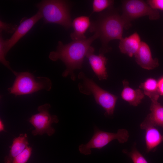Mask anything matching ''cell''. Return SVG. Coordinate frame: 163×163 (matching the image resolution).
I'll return each mask as SVG.
<instances>
[{
	"label": "cell",
	"instance_id": "24",
	"mask_svg": "<svg viewBox=\"0 0 163 163\" xmlns=\"http://www.w3.org/2000/svg\"><path fill=\"white\" fill-rule=\"evenodd\" d=\"M147 2L152 9L163 11V0H149Z\"/></svg>",
	"mask_w": 163,
	"mask_h": 163
},
{
	"label": "cell",
	"instance_id": "26",
	"mask_svg": "<svg viewBox=\"0 0 163 163\" xmlns=\"http://www.w3.org/2000/svg\"><path fill=\"white\" fill-rule=\"evenodd\" d=\"M4 130H5L4 125L1 119L0 120V132H2V131H4Z\"/></svg>",
	"mask_w": 163,
	"mask_h": 163
},
{
	"label": "cell",
	"instance_id": "15",
	"mask_svg": "<svg viewBox=\"0 0 163 163\" xmlns=\"http://www.w3.org/2000/svg\"><path fill=\"white\" fill-rule=\"evenodd\" d=\"M142 129L145 130V141L147 152L154 150L157 147L163 142V135L152 125L146 126Z\"/></svg>",
	"mask_w": 163,
	"mask_h": 163
},
{
	"label": "cell",
	"instance_id": "1",
	"mask_svg": "<svg viewBox=\"0 0 163 163\" xmlns=\"http://www.w3.org/2000/svg\"><path fill=\"white\" fill-rule=\"evenodd\" d=\"M98 38V34L94 33L89 38L83 40H73L67 44L59 41L56 50L50 53L49 58L53 61L60 59L63 62L66 69L62 73V76L65 77L69 75L71 79L75 81L74 70L82 68L84 58L92 47L91 43Z\"/></svg>",
	"mask_w": 163,
	"mask_h": 163
},
{
	"label": "cell",
	"instance_id": "22",
	"mask_svg": "<svg viewBox=\"0 0 163 163\" xmlns=\"http://www.w3.org/2000/svg\"><path fill=\"white\" fill-rule=\"evenodd\" d=\"M5 40L3 39L1 33L0 35V61L1 62L10 69L13 74L15 72L13 70L9 65V62L5 59V56L4 53V47Z\"/></svg>",
	"mask_w": 163,
	"mask_h": 163
},
{
	"label": "cell",
	"instance_id": "12",
	"mask_svg": "<svg viewBox=\"0 0 163 163\" xmlns=\"http://www.w3.org/2000/svg\"><path fill=\"white\" fill-rule=\"evenodd\" d=\"M150 107L151 113L140 125V127L149 125L160 126L163 128V106L158 101H152Z\"/></svg>",
	"mask_w": 163,
	"mask_h": 163
},
{
	"label": "cell",
	"instance_id": "4",
	"mask_svg": "<svg viewBox=\"0 0 163 163\" xmlns=\"http://www.w3.org/2000/svg\"><path fill=\"white\" fill-rule=\"evenodd\" d=\"M78 78L82 81L78 84L80 92L87 95L93 94L96 102L105 110V115L112 116L118 97L101 88L83 72L79 73Z\"/></svg>",
	"mask_w": 163,
	"mask_h": 163
},
{
	"label": "cell",
	"instance_id": "10",
	"mask_svg": "<svg viewBox=\"0 0 163 163\" xmlns=\"http://www.w3.org/2000/svg\"><path fill=\"white\" fill-rule=\"evenodd\" d=\"M94 49L92 46L86 57L88 58L91 66L100 80L106 79L108 75L106 65L107 59L104 54L99 53L98 55L94 54Z\"/></svg>",
	"mask_w": 163,
	"mask_h": 163
},
{
	"label": "cell",
	"instance_id": "21",
	"mask_svg": "<svg viewBox=\"0 0 163 163\" xmlns=\"http://www.w3.org/2000/svg\"><path fill=\"white\" fill-rule=\"evenodd\" d=\"M32 149L27 147L20 154L14 158L11 163H26L30 157Z\"/></svg>",
	"mask_w": 163,
	"mask_h": 163
},
{
	"label": "cell",
	"instance_id": "2",
	"mask_svg": "<svg viewBox=\"0 0 163 163\" xmlns=\"http://www.w3.org/2000/svg\"><path fill=\"white\" fill-rule=\"evenodd\" d=\"M124 28V25L121 15L111 9L100 15L92 23L89 30L97 33L101 42L102 47L99 53L104 54L110 50L108 46L110 41L121 39Z\"/></svg>",
	"mask_w": 163,
	"mask_h": 163
},
{
	"label": "cell",
	"instance_id": "16",
	"mask_svg": "<svg viewBox=\"0 0 163 163\" xmlns=\"http://www.w3.org/2000/svg\"><path fill=\"white\" fill-rule=\"evenodd\" d=\"M91 24L89 17L82 16L75 18L72 23L74 32L71 34L70 37L72 40L76 41L86 39L85 34Z\"/></svg>",
	"mask_w": 163,
	"mask_h": 163
},
{
	"label": "cell",
	"instance_id": "11",
	"mask_svg": "<svg viewBox=\"0 0 163 163\" xmlns=\"http://www.w3.org/2000/svg\"><path fill=\"white\" fill-rule=\"evenodd\" d=\"M137 63L142 68L147 70H152L159 66L158 59L153 58L149 45L142 41L140 47L134 56Z\"/></svg>",
	"mask_w": 163,
	"mask_h": 163
},
{
	"label": "cell",
	"instance_id": "7",
	"mask_svg": "<svg viewBox=\"0 0 163 163\" xmlns=\"http://www.w3.org/2000/svg\"><path fill=\"white\" fill-rule=\"evenodd\" d=\"M94 135L89 141L79 146L81 153L89 155L91 153L92 149H100L115 140H117L120 143H123L127 141L129 138L128 132L125 129H120L116 133L102 131L96 126L94 127Z\"/></svg>",
	"mask_w": 163,
	"mask_h": 163
},
{
	"label": "cell",
	"instance_id": "20",
	"mask_svg": "<svg viewBox=\"0 0 163 163\" xmlns=\"http://www.w3.org/2000/svg\"><path fill=\"white\" fill-rule=\"evenodd\" d=\"M111 0H94L92 3V12H100L106 8L111 7L113 3Z\"/></svg>",
	"mask_w": 163,
	"mask_h": 163
},
{
	"label": "cell",
	"instance_id": "18",
	"mask_svg": "<svg viewBox=\"0 0 163 163\" xmlns=\"http://www.w3.org/2000/svg\"><path fill=\"white\" fill-rule=\"evenodd\" d=\"M139 88L142 89L145 95L148 96L151 101H158L160 95L158 90V81L153 78L147 79L141 83Z\"/></svg>",
	"mask_w": 163,
	"mask_h": 163
},
{
	"label": "cell",
	"instance_id": "14",
	"mask_svg": "<svg viewBox=\"0 0 163 163\" xmlns=\"http://www.w3.org/2000/svg\"><path fill=\"white\" fill-rule=\"evenodd\" d=\"M28 145L27 135L26 133L20 134L13 139L9 153L4 158V162L11 163L14 158L21 153Z\"/></svg>",
	"mask_w": 163,
	"mask_h": 163
},
{
	"label": "cell",
	"instance_id": "13",
	"mask_svg": "<svg viewBox=\"0 0 163 163\" xmlns=\"http://www.w3.org/2000/svg\"><path fill=\"white\" fill-rule=\"evenodd\" d=\"M119 48L120 52L130 57L134 56L141 43L140 37L136 32L120 40Z\"/></svg>",
	"mask_w": 163,
	"mask_h": 163
},
{
	"label": "cell",
	"instance_id": "6",
	"mask_svg": "<svg viewBox=\"0 0 163 163\" xmlns=\"http://www.w3.org/2000/svg\"><path fill=\"white\" fill-rule=\"evenodd\" d=\"M122 13L121 15L125 29H128L131 26L132 21L139 18L148 16L150 20L159 18V12L152 8L143 0H128L122 2Z\"/></svg>",
	"mask_w": 163,
	"mask_h": 163
},
{
	"label": "cell",
	"instance_id": "25",
	"mask_svg": "<svg viewBox=\"0 0 163 163\" xmlns=\"http://www.w3.org/2000/svg\"><path fill=\"white\" fill-rule=\"evenodd\" d=\"M158 90L160 95L163 96V76L158 81Z\"/></svg>",
	"mask_w": 163,
	"mask_h": 163
},
{
	"label": "cell",
	"instance_id": "8",
	"mask_svg": "<svg viewBox=\"0 0 163 163\" xmlns=\"http://www.w3.org/2000/svg\"><path fill=\"white\" fill-rule=\"evenodd\" d=\"M50 107V105L47 103L39 106L37 108L39 112L29 118V122L35 128L31 132L34 136L46 133L50 136L55 133V129L52 124L57 123L59 120L57 116L50 113L49 110Z\"/></svg>",
	"mask_w": 163,
	"mask_h": 163
},
{
	"label": "cell",
	"instance_id": "9",
	"mask_svg": "<svg viewBox=\"0 0 163 163\" xmlns=\"http://www.w3.org/2000/svg\"><path fill=\"white\" fill-rule=\"evenodd\" d=\"M42 18L41 14L38 11L30 18L22 19L13 35L10 38L5 40L4 52L5 56L9 50Z\"/></svg>",
	"mask_w": 163,
	"mask_h": 163
},
{
	"label": "cell",
	"instance_id": "5",
	"mask_svg": "<svg viewBox=\"0 0 163 163\" xmlns=\"http://www.w3.org/2000/svg\"><path fill=\"white\" fill-rule=\"evenodd\" d=\"M14 75L15 80L8 91L15 96L30 94L42 89L50 91L51 88V82L47 77H35L28 72H16Z\"/></svg>",
	"mask_w": 163,
	"mask_h": 163
},
{
	"label": "cell",
	"instance_id": "19",
	"mask_svg": "<svg viewBox=\"0 0 163 163\" xmlns=\"http://www.w3.org/2000/svg\"><path fill=\"white\" fill-rule=\"evenodd\" d=\"M123 152L131 158L133 163H148L144 156L137 149L135 145H134L130 152L124 149Z\"/></svg>",
	"mask_w": 163,
	"mask_h": 163
},
{
	"label": "cell",
	"instance_id": "3",
	"mask_svg": "<svg viewBox=\"0 0 163 163\" xmlns=\"http://www.w3.org/2000/svg\"><path fill=\"white\" fill-rule=\"evenodd\" d=\"M36 6L41 14L45 24H57L66 29L72 26L69 7L66 1L44 0Z\"/></svg>",
	"mask_w": 163,
	"mask_h": 163
},
{
	"label": "cell",
	"instance_id": "23",
	"mask_svg": "<svg viewBox=\"0 0 163 163\" xmlns=\"http://www.w3.org/2000/svg\"><path fill=\"white\" fill-rule=\"evenodd\" d=\"M18 26L17 25H13L11 23H7L2 21H0V33H2V31L8 33H14Z\"/></svg>",
	"mask_w": 163,
	"mask_h": 163
},
{
	"label": "cell",
	"instance_id": "17",
	"mask_svg": "<svg viewBox=\"0 0 163 163\" xmlns=\"http://www.w3.org/2000/svg\"><path fill=\"white\" fill-rule=\"evenodd\" d=\"M123 88L121 95L122 98L130 105L137 106L141 102L144 94L140 89H134L129 86L128 82L124 80L123 81Z\"/></svg>",
	"mask_w": 163,
	"mask_h": 163
}]
</instances>
